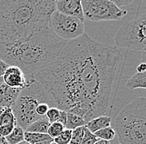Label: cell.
I'll use <instances>...</instances> for the list:
<instances>
[{"mask_svg":"<svg viewBox=\"0 0 146 144\" xmlns=\"http://www.w3.org/2000/svg\"><path fill=\"white\" fill-rule=\"evenodd\" d=\"M121 53L84 33L67 41L58 55L32 78L47 90L56 108L88 123L105 115Z\"/></svg>","mask_w":146,"mask_h":144,"instance_id":"1","label":"cell"},{"mask_svg":"<svg viewBox=\"0 0 146 144\" xmlns=\"http://www.w3.org/2000/svg\"><path fill=\"white\" fill-rule=\"evenodd\" d=\"M54 0L0 1V43L14 42L52 32Z\"/></svg>","mask_w":146,"mask_h":144,"instance_id":"2","label":"cell"},{"mask_svg":"<svg viewBox=\"0 0 146 144\" xmlns=\"http://www.w3.org/2000/svg\"><path fill=\"white\" fill-rule=\"evenodd\" d=\"M66 43V41L53 32L42 33L14 42L0 43V58L9 66H18L28 78L55 58Z\"/></svg>","mask_w":146,"mask_h":144,"instance_id":"3","label":"cell"},{"mask_svg":"<svg viewBox=\"0 0 146 144\" xmlns=\"http://www.w3.org/2000/svg\"><path fill=\"white\" fill-rule=\"evenodd\" d=\"M113 128L120 144H146V98L129 103L117 114Z\"/></svg>","mask_w":146,"mask_h":144,"instance_id":"4","label":"cell"},{"mask_svg":"<svg viewBox=\"0 0 146 144\" xmlns=\"http://www.w3.org/2000/svg\"><path fill=\"white\" fill-rule=\"evenodd\" d=\"M48 104L51 107H56V103L51 94L32 77L27 78V84L21 90L18 99L12 106L17 124L24 130L40 118L36 113L38 104Z\"/></svg>","mask_w":146,"mask_h":144,"instance_id":"5","label":"cell"},{"mask_svg":"<svg viewBox=\"0 0 146 144\" xmlns=\"http://www.w3.org/2000/svg\"><path fill=\"white\" fill-rule=\"evenodd\" d=\"M115 43L119 48L146 51V10L119 27Z\"/></svg>","mask_w":146,"mask_h":144,"instance_id":"6","label":"cell"},{"mask_svg":"<svg viewBox=\"0 0 146 144\" xmlns=\"http://www.w3.org/2000/svg\"><path fill=\"white\" fill-rule=\"evenodd\" d=\"M82 5L84 18L91 22L117 21L127 14L109 0H82Z\"/></svg>","mask_w":146,"mask_h":144,"instance_id":"7","label":"cell"},{"mask_svg":"<svg viewBox=\"0 0 146 144\" xmlns=\"http://www.w3.org/2000/svg\"><path fill=\"white\" fill-rule=\"evenodd\" d=\"M52 32L64 41H71L85 33L84 22L80 19L65 15L55 10L50 19Z\"/></svg>","mask_w":146,"mask_h":144,"instance_id":"8","label":"cell"},{"mask_svg":"<svg viewBox=\"0 0 146 144\" xmlns=\"http://www.w3.org/2000/svg\"><path fill=\"white\" fill-rule=\"evenodd\" d=\"M55 4L56 11L84 22L85 18L83 15L82 0H57Z\"/></svg>","mask_w":146,"mask_h":144,"instance_id":"9","label":"cell"},{"mask_svg":"<svg viewBox=\"0 0 146 144\" xmlns=\"http://www.w3.org/2000/svg\"><path fill=\"white\" fill-rule=\"evenodd\" d=\"M3 83L11 88L23 90L27 84V77L18 66L10 65L3 75Z\"/></svg>","mask_w":146,"mask_h":144,"instance_id":"10","label":"cell"},{"mask_svg":"<svg viewBox=\"0 0 146 144\" xmlns=\"http://www.w3.org/2000/svg\"><path fill=\"white\" fill-rule=\"evenodd\" d=\"M21 90L20 89L11 88L4 83L0 85V107L12 108Z\"/></svg>","mask_w":146,"mask_h":144,"instance_id":"11","label":"cell"},{"mask_svg":"<svg viewBox=\"0 0 146 144\" xmlns=\"http://www.w3.org/2000/svg\"><path fill=\"white\" fill-rule=\"evenodd\" d=\"M111 124V118L106 115H101L99 117L95 118L90 120L85 127L92 133H95L96 132L99 131L102 128L107 127Z\"/></svg>","mask_w":146,"mask_h":144,"instance_id":"12","label":"cell"},{"mask_svg":"<svg viewBox=\"0 0 146 144\" xmlns=\"http://www.w3.org/2000/svg\"><path fill=\"white\" fill-rule=\"evenodd\" d=\"M126 86L130 90L141 89L146 90V71L144 73H135L129 78Z\"/></svg>","mask_w":146,"mask_h":144,"instance_id":"13","label":"cell"},{"mask_svg":"<svg viewBox=\"0 0 146 144\" xmlns=\"http://www.w3.org/2000/svg\"><path fill=\"white\" fill-rule=\"evenodd\" d=\"M49 124L50 123L46 117L42 118L34 121L33 124H31L25 129V131L29 133H47Z\"/></svg>","mask_w":146,"mask_h":144,"instance_id":"14","label":"cell"},{"mask_svg":"<svg viewBox=\"0 0 146 144\" xmlns=\"http://www.w3.org/2000/svg\"><path fill=\"white\" fill-rule=\"evenodd\" d=\"M86 124V121L81 116L72 113H67V119H66V124L65 125V128L73 130L76 127L85 126Z\"/></svg>","mask_w":146,"mask_h":144,"instance_id":"15","label":"cell"},{"mask_svg":"<svg viewBox=\"0 0 146 144\" xmlns=\"http://www.w3.org/2000/svg\"><path fill=\"white\" fill-rule=\"evenodd\" d=\"M24 133L25 130L17 124L12 131V133L5 138L9 144H18L24 140Z\"/></svg>","mask_w":146,"mask_h":144,"instance_id":"16","label":"cell"},{"mask_svg":"<svg viewBox=\"0 0 146 144\" xmlns=\"http://www.w3.org/2000/svg\"><path fill=\"white\" fill-rule=\"evenodd\" d=\"M24 140L30 144H35L44 141L53 140L47 133H24Z\"/></svg>","mask_w":146,"mask_h":144,"instance_id":"17","label":"cell"},{"mask_svg":"<svg viewBox=\"0 0 146 144\" xmlns=\"http://www.w3.org/2000/svg\"><path fill=\"white\" fill-rule=\"evenodd\" d=\"M17 124V121L11 108H4L0 115V126L7 124Z\"/></svg>","mask_w":146,"mask_h":144,"instance_id":"18","label":"cell"},{"mask_svg":"<svg viewBox=\"0 0 146 144\" xmlns=\"http://www.w3.org/2000/svg\"><path fill=\"white\" fill-rule=\"evenodd\" d=\"M96 137L100 139V140H105V141H111L115 138V137L116 135L115 133V129L112 127L111 126L107 127H105V128H102L99 131L96 132L94 133Z\"/></svg>","mask_w":146,"mask_h":144,"instance_id":"19","label":"cell"},{"mask_svg":"<svg viewBox=\"0 0 146 144\" xmlns=\"http://www.w3.org/2000/svg\"><path fill=\"white\" fill-rule=\"evenodd\" d=\"M65 129V126L59 122H54L49 124L48 130H47V134L50 136L52 139L56 137L57 136L61 134V133Z\"/></svg>","mask_w":146,"mask_h":144,"instance_id":"20","label":"cell"},{"mask_svg":"<svg viewBox=\"0 0 146 144\" xmlns=\"http://www.w3.org/2000/svg\"><path fill=\"white\" fill-rule=\"evenodd\" d=\"M86 127H79L75 129H73L72 132V138L69 144H81L82 143L83 136L85 133Z\"/></svg>","mask_w":146,"mask_h":144,"instance_id":"21","label":"cell"},{"mask_svg":"<svg viewBox=\"0 0 146 144\" xmlns=\"http://www.w3.org/2000/svg\"><path fill=\"white\" fill-rule=\"evenodd\" d=\"M72 130L65 128L60 135L55 137L53 142L57 144H69L72 138Z\"/></svg>","mask_w":146,"mask_h":144,"instance_id":"22","label":"cell"},{"mask_svg":"<svg viewBox=\"0 0 146 144\" xmlns=\"http://www.w3.org/2000/svg\"><path fill=\"white\" fill-rule=\"evenodd\" d=\"M99 139L96 137L94 133H91L86 127L85 128V133L83 136V139L81 144H95Z\"/></svg>","mask_w":146,"mask_h":144,"instance_id":"23","label":"cell"},{"mask_svg":"<svg viewBox=\"0 0 146 144\" xmlns=\"http://www.w3.org/2000/svg\"><path fill=\"white\" fill-rule=\"evenodd\" d=\"M59 112H60V109L56 108V107H52V108H50L48 109V111H47V113L46 114V117L48 119L50 124L56 122L58 120Z\"/></svg>","mask_w":146,"mask_h":144,"instance_id":"24","label":"cell"},{"mask_svg":"<svg viewBox=\"0 0 146 144\" xmlns=\"http://www.w3.org/2000/svg\"><path fill=\"white\" fill-rule=\"evenodd\" d=\"M50 108H52L48 104L46 103H42L40 104H38L37 108L36 109V114L40 118H45L46 114L48 111V109Z\"/></svg>","mask_w":146,"mask_h":144,"instance_id":"25","label":"cell"},{"mask_svg":"<svg viewBox=\"0 0 146 144\" xmlns=\"http://www.w3.org/2000/svg\"><path fill=\"white\" fill-rule=\"evenodd\" d=\"M16 125L17 124H7V125L0 126V135L6 137L7 136H9L12 133V131L13 130V128L15 127Z\"/></svg>","mask_w":146,"mask_h":144,"instance_id":"26","label":"cell"},{"mask_svg":"<svg viewBox=\"0 0 146 144\" xmlns=\"http://www.w3.org/2000/svg\"><path fill=\"white\" fill-rule=\"evenodd\" d=\"M109 1L112 2L113 3H115L119 8L124 7V6H128L131 3L134 2V0H109Z\"/></svg>","mask_w":146,"mask_h":144,"instance_id":"27","label":"cell"},{"mask_svg":"<svg viewBox=\"0 0 146 144\" xmlns=\"http://www.w3.org/2000/svg\"><path fill=\"white\" fill-rule=\"evenodd\" d=\"M66 119H67V112L60 109V112H59V118H58L57 122L61 123L62 124H63L64 126H65L66 124Z\"/></svg>","mask_w":146,"mask_h":144,"instance_id":"28","label":"cell"},{"mask_svg":"<svg viewBox=\"0 0 146 144\" xmlns=\"http://www.w3.org/2000/svg\"><path fill=\"white\" fill-rule=\"evenodd\" d=\"M9 65L4 62L1 58H0V77H3V75H4V73L6 71V70L9 68Z\"/></svg>","mask_w":146,"mask_h":144,"instance_id":"29","label":"cell"},{"mask_svg":"<svg viewBox=\"0 0 146 144\" xmlns=\"http://www.w3.org/2000/svg\"><path fill=\"white\" fill-rule=\"evenodd\" d=\"M146 71V63L141 62L140 64L138 65V66L136 67V73H144Z\"/></svg>","mask_w":146,"mask_h":144,"instance_id":"30","label":"cell"},{"mask_svg":"<svg viewBox=\"0 0 146 144\" xmlns=\"http://www.w3.org/2000/svg\"><path fill=\"white\" fill-rule=\"evenodd\" d=\"M141 62H144V63H146V51H144V52H141Z\"/></svg>","mask_w":146,"mask_h":144,"instance_id":"31","label":"cell"},{"mask_svg":"<svg viewBox=\"0 0 146 144\" xmlns=\"http://www.w3.org/2000/svg\"><path fill=\"white\" fill-rule=\"evenodd\" d=\"M0 144H9L7 140H6V138L2 135H0Z\"/></svg>","mask_w":146,"mask_h":144,"instance_id":"32","label":"cell"},{"mask_svg":"<svg viewBox=\"0 0 146 144\" xmlns=\"http://www.w3.org/2000/svg\"><path fill=\"white\" fill-rule=\"evenodd\" d=\"M95 144H110V142H108V141H105V140H100V139H99L96 143Z\"/></svg>","mask_w":146,"mask_h":144,"instance_id":"33","label":"cell"},{"mask_svg":"<svg viewBox=\"0 0 146 144\" xmlns=\"http://www.w3.org/2000/svg\"><path fill=\"white\" fill-rule=\"evenodd\" d=\"M53 140H49V141H44V142H41V143H37L35 144H50Z\"/></svg>","mask_w":146,"mask_h":144,"instance_id":"34","label":"cell"},{"mask_svg":"<svg viewBox=\"0 0 146 144\" xmlns=\"http://www.w3.org/2000/svg\"><path fill=\"white\" fill-rule=\"evenodd\" d=\"M18 144H30V143H27V142H26L25 140H23V141H22L21 143H18Z\"/></svg>","mask_w":146,"mask_h":144,"instance_id":"35","label":"cell"},{"mask_svg":"<svg viewBox=\"0 0 146 144\" xmlns=\"http://www.w3.org/2000/svg\"><path fill=\"white\" fill-rule=\"evenodd\" d=\"M3 83V77H0V85H2Z\"/></svg>","mask_w":146,"mask_h":144,"instance_id":"36","label":"cell"},{"mask_svg":"<svg viewBox=\"0 0 146 144\" xmlns=\"http://www.w3.org/2000/svg\"><path fill=\"white\" fill-rule=\"evenodd\" d=\"M3 108H2V107H0V115H1V114H2V112H3Z\"/></svg>","mask_w":146,"mask_h":144,"instance_id":"37","label":"cell"},{"mask_svg":"<svg viewBox=\"0 0 146 144\" xmlns=\"http://www.w3.org/2000/svg\"><path fill=\"white\" fill-rule=\"evenodd\" d=\"M50 144H57V143H54V142L52 141V143H50Z\"/></svg>","mask_w":146,"mask_h":144,"instance_id":"38","label":"cell"},{"mask_svg":"<svg viewBox=\"0 0 146 144\" xmlns=\"http://www.w3.org/2000/svg\"><path fill=\"white\" fill-rule=\"evenodd\" d=\"M56 1H57V0H54V2H55V3H56Z\"/></svg>","mask_w":146,"mask_h":144,"instance_id":"39","label":"cell"},{"mask_svg":"<svg viewBox=\"0 0 146 144\" xmlns=\"http://www.w3.org/2000/svg\"><path fill=\"white\" fill-rule=\"evenodd\" d=\"M0 1H2V0H0Z\"/></svg>","mask_w":146,"mask_h":144,"instance_id":"40","label":"cell"}]
</instances>
